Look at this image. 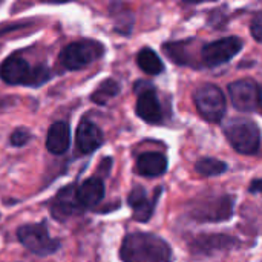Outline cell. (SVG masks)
<instances>
[{
    "label": "cell",
    "instance_id": "8992f818",
    "mask_svg": "<svg viewBox=\"0 0 262 262\" xmlns=\"http://www.w3.org/2000/svg\"><path fill=\"white\" fill-rule=\"evenodd\" d=\"M104 52L101 43L95 40H80L68 45L60 54V63L68 71H78L97 61Z\"/></svg>",
    "mask_w": 262,
    "mask_h": 262
},
{
    "label": "cell",
    "instance_id": "d4e9b609",
    "mask_svg": "<svg viewBox=\"0 0 262 262\" xmlns=\"http://www.w3.org/2000/svg\"><path fill=\"white\" fill-rule=\"evenodd\" d=\"M249 192L253 195H262V178H256L250 183L249 186Z\"/></svg>",
    "mask_w": 262,
    "mask_h": 262
},
{
    "label": "cell",
    "instance_id": "9c48e42d",
    "mask_svg": "<svg viewBox=\"0 0 262 262\" xmlns=\"http://www.w3.org/2000/svg\"><path fill=\"white\" fill-rule=\"evenodd\" d=\"M241 246V241L235 236L224 235V233H203L198 235L192 244L190 250L193 255H203V256H213L221 252H230L233 249H238Z\"/></svg>",
    "mask_w": 262,
    "mask_h": 262
},
{
    "label": "cell",
    "instance_id": "44dd1931",
    "mask_svg": "<svg viewBox=\"0 0 262 262\" xmlns=\"http://www.w3.org/2000/svg\"><path fill=\"white\" fill-rule=\"evenodd\" d=\"M118 94H120V84L115 80L109 78V80H104L98 86V89L92 94L91 98L97 104H104L109 98H112V97H115Z\"/></svg>",
    "mask_w": 262,
    "mask_h": 262
},
{
    "label": "cell",
    "instance_id": "4fadbf2b",
    "mask_svg": "<svg viewBox=\"0 0 262 262\" xmlns=\"http://www.w3.org/2000/svg\"><path fill=\"white\" fill-rule=\"evenodd\" d=\"M161 190H163V189L158 187V189L155 190L154 200H149L147 192H146L144 187L135 186V187L132 189V192H130L129 196H127V204H129L130 209H132V216H134L135 221H138V223H147V221L152 218Z\"/></svg>",
    "mask_w": 262,
    "mask_h": 262
},
{
    "label": "cell",
    "instance_id": "cb8c5ba5",
    "mask_svg": "<svg viewBox=\"0 0 262 262\" xmlns=\"http://www.w3.org/2000/svg\"><path fill=\"white\" fill-rule=\"evenodd\" d=\"M250 32L256 41L262 43V11H258L250 23Z\"/></svg>",
    "mask_w": 262,
    "mask_h": 262
},
{
    "label": "cell",
    "instance_id": "277c9868",
    "mask_svg": "<svg viewBox=\"0 0 262 262\" xmlns=\"http://www.w3.org/2000/svg\"><path fill=\"white\" fill-rule=\"evenodd\" d=\"M235 198L232 195H213L192 203L189 216L196 223H224L233 216Z\"/></svg>",
    "mask_w": 262,
    "mask_h": 262
},
{
    "label": "cell",
    "instance_id": "7c38bea8",
    "mask_svg": "<svg viewBox=\"0 0 262 262\" xmlns=\"http://www.w3.org/2000/svg\"><path fill=\"white\" fill-rule=\"evenodd\" d=\"M200 41L196 38H186L180 41H169L163 45L164 54L180 66H192V68H201L203 63L196 58V48Z\"/></svg>",
    "mask_w": 262,
    "mask_h": 262
},
{
    "label": "cell",
    "instance_id": "7402d4cb",
    "mask_svg": "<svg viewBox=\"0 0 262 262\" xmlns=\"http://www.w3.org/2000/svg\"><path fill=\"white\" fill-rule=\"evenodd\" d=\"M115 17V29L121 34H130L134 28V14L129 9H124L121 5V11H112Z\"/></svg>",
    "mask_w": 262,
    "mask_h": 262
},
{
    "label": "cell",
    "instance_id": "d6986e66",
    "mask_svg": "<svg viewBox=\"0 0 262 262\" xmlns=\"http://www.w3.org/2000/svg\"><path fill=\"white\" fill-rule=\"evenodd\" d=\"M137 63L140 69L149 75H160L164 71V63L158 57V54L150 48H143L137 55Z\"/></svg>",
    "mask_w": 262,
    "mask_h": 262
},
{
    "label": "cell",
    "instance_id": "ba28073f",
    "mask_svg": "<svg viewBox=\"0 0 262 262\" xmlns=\"http://www.w3.org/2000/svg\"><path fill=\"white\" fill-rule=\"evenodd\" d=\"M243 40L236 35H230L216 41L203 45L201 48V63L206 68H218L229 63L243 49Z\"/></svg>",
    "mask_w": 262,
    "mask_h": 262
},
{
    "label": "cell",
    "instance_id": "5bb4252c",
    "mask_svg": "<svg viewBox=\"0 0 262 262\" xmlns=\"http://www.w3.org/2000/svg\"><path fill=\"white\" fill-rule=\"evenodd\" d=\"M81 210L83 207L77 198V187L74 184L61 189L52 203V216L58 221H64L74 215H78Z\"/></svg>",
    "mask_w": 262,
    "mask_h": 262
},
{
    "label": "cell",
    "instance_id": "52a82bcc",
    "mask_svg": "<svg viewBox=\"0 0 262 262\" xmlns=\"http://www.w3.org/2000/svg\"><path fill=\"white\" fill-rule=\"evenodd\" d=\"M17 238L37 256H49L60 249V241L49 236L45 224H26L17 230Z\"/></svg>",
    "mask_w": 262,
    "mask_h": 262
},
{
    "label": "cell",
    "instance_id": "ac0fdd59",
    "mask_svg": "<svg viewBox=\"0 0 262 262\" xmlns=\"http://www.w3.org/2000/svg\"><path fill=\"white\" fill-rule=\"evenodd\" d=\"M103 196H104V184L97 177L83 181L77 187V198L81 207H94L103 200Z\"/></svg>",
    "mask_w": 262,
    "mask_h": 262
},
{
    "label": "cell",
    "instance_id": "5b68a950",
    "mask_svg": "<svg viewBox=\"0 0 262 262\" xmlns=\"http://www.w3.org/2000/svg\"><path fill=\"white\" fill-rule=\"evenodd\" d=\"M193 103L200 115L209 123H220L226 115V95L220 86L206 83L195 89Z\"/></svg>",
    "mask_w": 262,
    "mask_h": 262
},
{
    "label": "cell",
    "instance_id": "8fae6325",
    "mask_svg": "<svg viewBox=\"0 0 262 262\" xmlns=\"http://www.w3.org/2000/svg\"><path fill=\"white\" fill-rule=\"evenodd\" d=\"M143 89H135L138 92L137 100V115L150 124H158L163 121V107L160 103V98L150 83L143 81Z\"/></svg>",
    "mask_w": 262,
    "mask_h": 262
},
{
    "label": "cell",
    "instance_id": "603a6c76",
    "mask_svg": "<svg viewBox=\"0 0 262 262\" xmlns=\"http://www.w3.org/2000/svg\"><path fill=\"white\" fill-rule=\"evenodd\" d=\"M29 140H31V134L28 130H25V129H17L15 132L11 134V138H9L11 144L15 146V147L25 146Z\"/></svg>",
    "mask_w": 262,
    "mask_h": 262
},
{
    "label": "cell",
    "instance_id": "4316f807",
    "mask_svg": "<svg viewBox=\"0 0 262 262\" xmlns=\"http://www.w3.org/2000/svg\"><path fill=\"white\" fill-rule=\"evenodd\" d=\"M259 106L262 107V86L259 88Z\"/></svg>",
    "mask_w": 262,
    "mask_h": 262
},
{
    "label": "cell",
    "instance_id": "6da1fadb",
    "mask_svg": "<svg viewBox=\"0 0 262 262\" xmlns=\"http://www.w3.org/2000/svg\"><path fill=\"white\" fill-rule=\"evenodd\" d=\"M123 262H172L170 246L154 233H129L121 244Z\"/></svg>",
    "mask_w": 262,
    "mask_h": 262
},
{
    "label": "cell",
    "instance_id": "484cf974",
    "mask_svg": "<svg viewBox=\"0 0 262 262\" xmlns=\"http://www.w3.org/2000/svg\"><path fill=\"white\" fill-rule=\"evenodd\" d=\"M111 166H112V160H111V158H104V160H103V164L100 166L98 170L103 172L104 175H107V172L111 170Z\"/></svg>",
    "mask_w": 262,
    "mask_h": 262
},
{
    "label": "cell",
    "instance_id": "9a60e30c",
    "mask_svg": "<svg viewBox=\"0 0 262 262\" xmlns=\"http://www.w3.org/2000/svg\"><path fill=\"white\" fill-rule=\"evenodd\" d=\"M75 141L83 154H91L103 144V132L91 121H81L77 127Z\"/></svg>",
    "mask_w": 262,
    "mask_h": 262
},
{
    "label": "cell",
    "instance_id": "e0dca14e",
    "mask_svg": "<svg viewBox=\"0 0 262 262\" xmlns=\"http://www.w3.org/2000/svg\"><path fill=\"white\" fill-rule=\"evenodd\" d=\"M167 167V158L160 152H146L141 154L137 160V172L147 178L164 175Z\"/></svg>",
    "mask_w": 262,
    "mask_h": 262
},
{
    "label": "cell",
    "instance_id": "30bf717a",
    "mask_svg": "<svg viewBox=\"0 0 262 262\" xmlns=\"http://www.w3.org/2000/svg\"><path fill=\"white\" fill-rule=\"evenodd\" d=\"M232 104L243 112H252L259 104V86L252 78H243L232 81L227 86Z\"/></svg>",
    "mask_w": 262,
    "mask_h": 262
},
{
    "label": "cell",
    "instance_id": "2e32d148",
    "mask_svg": "<svg viewBox=\"0 0 262 262\" xmlns=\"http://www.w3.org/2000/svg\"><path fill=\"white\" fill-rule=\"evenodd\" d=\"M71 146V127L64 121L54 123L46 137V149L54 155H63Z\"/></svg>",
    "mask_w": 262,
    "mask_h": 262
},
{
    "label": "cell",
    "instance_id": "3957f363",
    "mask_svg": "<svg viewBox=\"0 0 262 262\" xmlns=\"http://www.w3.org/2000/svg\"><path fill=\"white\" fill-rule=\"evenodd\" d=\"M223 132L230 146L243 155H253L261 146L259 126L246 117H232L224 123Z\"/></svg>",
    "mask_w": 262,
    "mask_h": 262
},
{
    "label": "cell",
    "instance_id": "7a4b0ae2",
    "mask_svg": "<svg viewBox=\"0 0 262 262\" xmlns=\"http://www.w3.org/2000/svg\"><path fill=\"white\" fill-rule=\"evenodd\" d=\"M0 78L8 84L38 88L51 78V71L40 64L32 68L23 57L11 55L0 66Z\"/></svg>",
    "mask_w": 262,
    "mask_h": 262
},
{
    "label": "cell",
    "instance_id": "ffe728a7",
    "mask_svg": "<svg viewBox=\"0 0 262 262\" xmlns=\"http://www.w3.org/2000/svg\"><path fill=\"white\" fill-rule=\"evenodd\" d=\"M227 164L221 160H216V158H210V157H206V158H200L196 163H195V170L203 175V177H218V175H223L224 172H227Z\"/></svg>",
    "mask_w": 262,
    "mask_h": 262
}]
</instances>
